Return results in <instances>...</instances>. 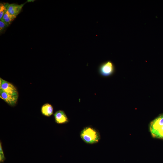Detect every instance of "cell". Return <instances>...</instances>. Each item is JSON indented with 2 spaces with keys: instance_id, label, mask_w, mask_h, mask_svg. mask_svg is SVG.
Wrapping results in <instances>:
<instances>
[{
  "instance_id": "cell-9",
  "label": "cell",
  "mask_w": 163,
  "mask_h": 163,
  "mask_svg": "<svg viewBox=\"0 0 163 163\" xmlns=\"http://www.w3.org/2000/svg\"><path fill=\"white\" fill-rule=\"evenodd\" d=\"M151 134L153 138L163 139V126Z\"/></svg>"
},
{
  "instance_id": "cell-10",
  "label": "cell",
  "mask_w": 163,
  "mask_h": 163,
  "mask_svg": "<svg viewBox=\"0 0 163 163\" xmlns=\"http://www.w3.org/2000/svg\"><path fill=\"white\" fill-rule=\"evenodd\" d=\"M9 5L8 3H2L0 4V19L1 20L4 14L7 11V8Z\"/></svg>"
},
{
  "instance_id": "cell-3",
  "label": "cell",
  "mask_w": 163,
  "mask_h": 163,
  "mask_svg": "<svg viewBox=\"0 0 163 163\" xmlns=\"http://www.w3.org/2000/svg\"><path fill=\"white\" fill-rule=\"evenodd\" d=\"M0 89L5 92L18 96L16 88L11 83L0 78Z\"/></svg>"
},
{
  "instance_id": "cell-2",
  "label": "cell",
  "mask_w": 163,
  "mask_h": 163,
  "mask_svg": "<svg viewBox=\"0 0 163 163\" xmlns=\"http://www.w3.org/2000/svg\"><path fill=\"white\" fill-rule=\"evenodd\" d=\"M99 74L104 77L112 75L115 72V67L113 63L110 60H107L101 63L99 66Z\"/></svg>"
},
{
  "instance_id": "cell-11",
  "label": "cell",
  "mask_w": 163,
  "mask_h": 163,
  "mask_svg": "<svg viewBox=\"0 0 163 163\" xmlns=\"http://www.w3.org/2000/svg\"><path fill=\"white\" fill-rule=\"evenodd\" d=\"M9 25L8 24L2 21H0V33L1 34Z\"/></svg>"
},
{
  "instance_id": "cell-13",
  "label": "cell",
  "mask_w": 163,
  "mask_h": 163,
  "mask_svg": "<svg viewBox=\"0 0 163 163\" xmlns=\"http://www.w3.org/2000/svg\"><path fill=\"white\" fill-rule=\"evenodd\" d=\"M16 17L14 16L11 15L9 18L2 21L5 22L9 25Z\"/></svg>"
},
{
  "instance_id": "cell-8",
  "label": "cell",
  "mask_w": 163,
  "mask_h": 163,
  "mask_svg": "<svg viewBox=\"0 0 163 163\" xmlns=\"http://www.w3.org/2000/svg\"><path fill=\"white\" fill-rule=\"evenodd\" d=\"M41 111L43 115L47 117H50L53 114V106L49 103H45L41 107Z\"/></svg>"
},
{
  "instance_id": "cell-12",
  "label": "cell",
  "mask_w": 163,
  "mask_h": 163,
  "mask_svg": "<svg viewBox=\"0 0 163 163\" xmlns=\"http://www.w3.org/2000/svg\"><path fill=\"white\" fill-rule=\"evenodd\" d=\"M5 160V157L4 155V152L3 150L2 143L0 141V162H2Z\"/></svg>"
},
{
  "instance_id": "cell-7",
  "label": "cell",
  "mask_w": 163,
  "mask_h": 163,
  "mask_svg": "<svg viewBox=\"0 0 163 163\" xmlns=\"http://www.w3.org/2000/svg\"><path fill=\"white\" fill-rule=\"evenodd\" d=\"M24 4L19 5L16 4H9L7 11L11 15L15 17L20 13Z\"/></svg>"
},
{
  "instance_id": "cell-6",
  "label": "cell",
  "mask_w": 163,
  "mask_h": 163,
  "mask_svg": "<svg viewBox=\"0 0 163 163\" xmlns=\"http://www.w3.org/2000/svg\"><path fill=\"white\" fill-rule=\"evenodd\" d=\"M55 122L58 124L66 123L69 122V120L64 111L58 110L54 114Z\"/></svg>"
},
{
  "instance_id": "cell-1",
  "label": "cell",
  "mask_w": 163,
  "mask_h": 163,
  "mask_svg": "<svg viewBox=\"0 0 163 163\" xmlns=\"http://www.w3.org/2000/svg\"><path fill=\"white\" fill-rule=\"evenodd\" d=\"M80 137L86 143L92 144L98 142L100 139L99 133L90 127L84 128L81 132Z\"/></svg>"
},
{
  "instance_id": "cell-5",
  "label": "cell",
  "mask_w": 163,
  "mask_h": 163,
  "mask_svg": "<svg viewBox=\"0 0 163 163\" xmlns=\"http://www.w3.org/2000/svg\"><path fill=\"white\" fill-rule=\"evenodd\" d=\"M163 126V114H161L150 122L149 124V129L151 134Z\"/></svg>"
},
{
  "instance_id": "cell-15",
  "label": "cell",
  "mask_w": 163,
  "mask_h": 163,
  "mask_svg": "<svg viewBox=\"0 0 163 163\" xmlns=\"http://www.w3.org/2000/svg\"><path fill=\"white\" fill-rule=\"evenodd\" d=\"M35 1V0H28L27 1V2H34Z\"/></svg>"
},
{
  "instance_id": "cell-14",
  "label": "cell",
  "mask_w": 163,
  "mask_h": 163,
  "mask_svg": "<svg viewBox=\"0 0 163 163\" xmlns=\"http://www.w3.org/2000/svg\"><path fill=\"white\" fill-rule=\"evenodd\" d=\"M11 15L10 13L7 11L5 14H4L1 19L0 20L1 21L4 20L11 16Z\"/></svg>"
},
{
  "instance_id": "cell-4",
  "label": "cell",
  "mask_w": 163,
  "mask_h": 163,
  "mask_svg": "<svg viewBox=\"0 0 163 163\" xmlns=\"http://www.w3.org/2000/svg\"><path fill=\"white\" fill-rule=\"evenodd\" d=\"M18 97L7 93L0 89V98L11 106H14L16 105Z\"/></svg>"
}]
</instances>
